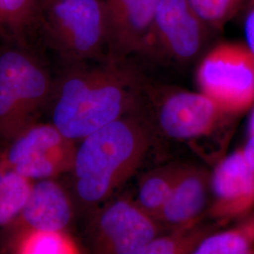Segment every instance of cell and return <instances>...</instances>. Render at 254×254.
Instances as JSON below:
<instances>
[{
	"label": "cell",
	"mask_w": 254,
	"mask_h": 254,
	"mask_svg": "<svg viewBox=\"0 0 254 254\" xmlns=\"http://www.w3.org/2000/svg\"><path fill=\"white\" fill-rule=\"evenodd\" d=\"M1 253L11 254H78L79 244L67 230L19 229L6 232Z\"/></svg>",
	"instance_id": "9a60e30c"
},
{
	"label": "cell",
	"mask_w": 254,
	"mask_h": 254,
	"mask_svg": "<svg viewBox=\"0 0 254 254\" xmlns=\"http://www.w3.org/2000/svg\"><path fill=\"white\" fill-rule=\"evenodd\" d=\"M207 236L208 228L199 227L198 224L177 228L171 235L155 237L141 254H194L197 247Z\"/></svg>",
	"instance_id": "d6986e66"
},
{
	"label": "cell",
	"mask_w": 254,
	"mask_h": 254,
	"mask_svg": "<svg viewBox=\"0 0 254 254\" xmlns=\"http://www.w3.org/2000/svg\"><path fill=\"white\" fill-rule=\"evenodd\" d=\"M248 160L254 167V135L249 136V139L246 143L245 147L243 148Z\"/></svg>",
	"instance_id": "7402d4cb"
},
{
	"label": "cell",
	"mask_w": 254,
	"mask_h": 254,
	"mask_svg": "<svg viewBox=\"0 0 254 254\" xmlns=\"http://www.w3.org/2000/svg\"><path fill=\"white\" fill-rule=\"evenodd\" d=\"M90 63L64 66L49 102L51 123L75 141L128 115L144 85L128 59L108 57Z\"/></svg>",
	"instance_id": "6da1fadb"
},
{
	"label": "cell",
	"mask_w": 254,
	"mask_h": 254,
	"mask_svg": "<svg viewBox=\"0 0 254 254\" xmlns=\"http://www.w3.org/2000/svg\"><path fill=\"white\" fill-rule=\"evenodd\" d=\"M183 164H168L146 173L139 181L136 203L158 220L181 172Z\"/></svg>",
	"instance_id": "2e32d148"
},
{
	"label": "cell",
	"mask_w": 254,
	"mask_h": 254,
	"mask_svg": "<svg viewBox=\"0 0 254 254\" xmlns=\"http://www.w3.org/2000/svg\"><path fill=\"white\" fill-rule=\"evenodd\" d=\"M34 180L0 167V228L7 227L26 205Z\"/></svg>",
	"instance_id": "e0dca14e"
},
{
	"label": "cell",
	"mask_w": 254,
	"mask_h": 254,
	"mask_svg": "<svg viewBox=\"0 0 254 254\" xmlns=\"http://www.w3.org/2000/svg\"><path fill=\"white\" fill-rule=\"evenodd\" d=\"M149 146L148 129L128 115L84 137L71 172L78 201L93 209L109 200L138 169Z\"/></svg>",
	"instance_id": "7a4b0ae2"
},
{
	"label": "cell",
	"mask_w": 254,
	"mask_h": 254,
	"mask_svg": "<svg viewBox=\"0 0 254 254\" xmlns=\"http://www.w3.org/2000/svg\"><path fill=\"white\" fill-rule=\"evenodd\" d=\"M73 200L55 178L35 180L26 205L5 232L19 229L64 231L73 218Z\"/></svg>",
	"instance_id": "7c38bea8"
},
{
	"label": "cell",
	"mask_w": 254,
	"mask_h": 254,
	"mask_svg": "<svg viewBox=\"0 0 254 254\" xmlns=\"http://www.w3.org/2000/svg\"><path fill=\"white\" fill-rule=\"evenodd\" d=\"M209 215L219 221L241 218L254 207V167L242 150L222 159L211 174Z\"/></svg>",
	"instance_id": "9c48e42d"
},
{
	"label": "cell",
	"mask_w": 254,
	"mask_h": 254,
	"mask_svg": "<svg viewBox=\"0 0 254 254\" xmlns=\"http://www.w3.org/2000/svg\"><path fill=\"white\" fill-rule=\"evenodd\" d=\"M54 81L30 46L0 48V147L3 149L30 125L51 100Z\"/></svg>",
	"instance_id": "3957f363"
},
{
	"label": "cell",
	"mask_w": 254,
	"mask_h": 254,
	"mask_svg": "<svg viewBox=\"0 0 254 254\" xmlns=\"http://www.w3.org/2000/svg\"><path fill=\"white\" fill-rule=\"evenodd\" d=\"M160 222L136 200H110L93 216L88 228L91 250L100 254H141L160 234Z\"/></svg>",
	"instance_id": "ba28073f"
},
{
	"label": "cell",
	"mask_w": 254,
	"mask_h": 254,
	"mask_svg": "<svg viewBox=\"0 0 254 254\" xmlns=\"http://www.w3.org/2000/svg\"><path fill=\"white\" fill-rule=\"evenodd\" d=\"M44 1H49L50 2V1H62V0H44Z\"/></svg>",
	"instance_id": "cb8c5ba5"
},
{
	"label": "cell",
	"mask_w": 254,
	"mask_h": 254,
	"mask_svg": "<svg viewBox=\"0 0 254 254\" xmlns=\"http://www.w3.org/2000/svg\"><path fill=\"white\" fill-rule=\"evenodd\" d=\"M41 40L63 65L109 57V26L104 0L44 1Z\"/></svg>",
	"instance_id": "277c9868"
},
{
	"label": "cell",
	"mask_w": 254,
	"mask_h": 254,
	"mask_svg": "<svg viewBox=\"0 0 254 254\" xmlns=\"http://www.w3.org/2000/svg\"><path fill=\"white\" fill-rule=\"evenodd\" d=\"M194 254H254V216L239 227L206 236Z\"/></svg>",
	"instance_id": "ac0fdd59"
},
{
	"label": "cell",
	"mask_w": 254,
	"mask_h": 254,
	"mask_svg": "<svg viewBox=\"0 0 254 254\" xmlns=\"http://www.w3.org/2000/svg\"><path fill=\"white\" fill-rule=\"evenodd\" d=\"M254 135V110L250 121V136Z\"/></svg>",
	"instance_id": "603a6c76"
},
{
	"label": "cell",
	"mask_w": 254,
	"mask_h": 254,
	"mask_svg": "<svg viewBox=\"0 0 254 254\" xmlns=\"http://www.w3.org/2000/svg\"><path fill=\"white\" fill-rule=\"evenodd\" d=\"M225 115L200 91H173L160 104L158 123L165 135L189 140L211 134Z\"/></svg>",
	"instance_id": "30bf717a"
},
{
	"label": "cell",
	"mask_w": 254,
	"mask_h": 254,
	"mask_svg": "<svg viewBox=\"0 0 254 254\" xmlns=\"http://www.w3.org/2000/svg\"><path fill=\"white\" fill-rule=\"evenodd\" d=\"M196 79L225 114L244 112L254 104V53L246 44L220 43L202 58Z\"/></svg>",
	"instance_id": "5b68a950"
},
{
	"label": "cell",
	"mask_w": 254,
	"mask_h": 254,
	"mask_svg": "<svg viewBox=\"0 0 254 254\" xmlns=\"http://www.w3.org/2000/svg\"><path fill=\"white\" fill-rule=\"evenodd\" d=\"M76 150L54 124L34 123L2 149L0 167L34 181L56 178L72 172Z\"/></svg>",
	"instance_id": "52a82bcc"
},
{
	"label": "cell",
	"mask_w": 254,
	"mask_h": 254,
	"mask_svg": "<svg viewBox=\"0 0 254 254\" xmlns=\"http://www.w3.org/2000/svg\"><path fill=\"white\" fill-rule=\"evenodd\" d=\"M211 174L203 168L184 165L158 221L177 228L198 224L207 207Z\"/></svg>",
	"instance_id": "4fadbf2b"
},
{
	"label": "cell",
	"mask_w": 254,
	"mask_h": 254,
	"mask_svg": "<svg viewBox=\"0 0 254 254\" xmlns=\"http://www.w3.org/2000/svg\"><path fill=\"white\" fill-rule=\"evenodd\" d=\"M213 30H221L244 8L246 0H189Z\"/></svg>",
	"instance_id": "ffe728a7"
},
{
	"label": "cell",
	"mask_w": 254,
	"mask_h": 254,
	"mask_svg": "<svg viewBox=\"0 0 254 254\" xmlns=\"http://www.w3.org/2000/svg\"><path fill=\"white\" fill-rule=\"evenodd\" d=\"M212 31L189 0H160L137 55L189 64L202 51Z\"/></svg>",
	"instance_id": "8992f818"
},
{
	"label": "cell",
	"mask_w": 254,
	"mask_h": 254,
	"mask_svg": "<svg viewBox=\"0 0 254 254\" xmlns=\"http://www.w3.org/2000/svg\"><path fill=\"white\" fill-rule=\"evenodd\" d=\"M44 0H0V39L30 46L41 40Z\"/></svg>",
	"instance_id": "5bb4252c"
},
{
	"label": "cell",
	"mask_w": 254,
	"mask_h": 254,
	"mask_svg": "<svg viewBox=\"0 0 254 254\" xmlns=\"http://www.w3.org/2000/svg\"><path fill=\"white\" fill-rule=\"evenodd\" d=\"M243 9H245L244 31L246 45L254 53V0H246Z\"/></svg>",
	"instance_id": "44dd1931"
},
{
	"label": "cell",
	"mask_w": 254,
	"mask_h": 254,
	"mask_svg": "<svg viewBox=\"0 0 254 254\" xmlns=\"http://www.w3.org/2000/svg\"><path fill=\"white\" fill-rule=\"evenodd\" d=\"M160 0H104L109 26V57L139 53Z\"/></svg>",
	"instance_id": "8fae6325"
}]
</instances>
